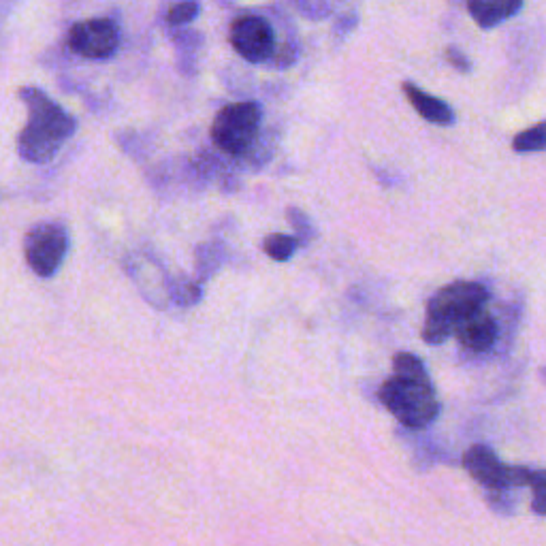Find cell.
<instances>
[{"instance_id": "obj_19", "label": "cell", "mask_w": 546, "mask_h": 546, "mask_svg": "<svg viewBox=\"0 0 546 546\" xmlns=\"http://www.w3.org/2000/svg\"><path fill=\"white\" fill-rule=\"evenodd\" d=\"M446 60H448V64H451V67H455L461 73H470L472 71V62L461 50H457V47H448Z\"/></svg>"}, {"instance_id": "obj_14", "label": "cell", "mask_w": 546, "mask_h": 546, "mask_svg": "<svg viewBox=\"0 0 546 546\" xmlns=\"http://www.w3.org/2000/svg\"><path fill=\"white\" fill-rule=\"evenodd\" d=\"M393 372L401 378H414V380L429 378L423 361L416 355H410V352H399V355H395Z\"/></svg>"}, {"instance_id": "obj_8", "label": "cell", "mask_w": 546, "mask_h": 546, "mask_svg": "<svg viewBox=\"0 0 546 546\" xmlns=\"http://www.w3.org/2000/svg\"><path fill=\"white\" fill-rule=\"evenodd\" d=\"M120 32L111 20L79 22L69 32V47L82 58L107 60L118 52Z\"/></svg>"}, {"instance_id": "obj_15", "label": "cell", "mask_w": 546, "mask_h": 546, "mask_svg": "<svg viewBox=\"0 0 546 546\" xmlns=\"http://www.w3.org/2000/svg\"><path fill=\"white\" fill-rule=\"evenodd\" d=\"M201 13V7L199 3H195V0H186V3H180L175 5L169 15H167V22L171 26H186L190 22H195L199 18Z\"/></svg>"}, {"instance_id": "obj_9", "label": "cell", "mask_w": 546, "mask_h": 546, "mask_svg": "<svg viewBox=\"0 0 546 546\" xmlns=\"http://www.w3.org/2000/svg\"><path fill=\"white\" fill-rule=\"evenodd\" d=\"M453 335L472 352H487L495 346L497 335H500V325L497 320L483 308L470 316H465L463 320L455 325Z\"/></svg>"}, {"instance_id": "obj_18", "label": "cell", "mask_w": 546, "mask_h": 546, "mask_svg": "<svg viewBox=\"0 0 546 546\" xmlns=\"http://www.w3.org/2000/svg\"><path fill=\"white\" fill-rule=\"evenodd\" d=\"M293 3L308 20H325L329 15V0H293Z\"/></svg>"}, {"instance_id": "obj_16", "label": "cell", "mask_w": 546, "mask_h": 546, "mask_svg": "<svg viewBox=\"0 0 546 546\" xmlns=\"http://www.w3.org/2000/svg\"><path fill=\"white\" fill-rule=\"evenodd\" d=\"M529 487L534 491V500H532V510L540 517H546V470L532 472V478H529Z\"/></svg>"}, {"instance_id": "obj_2", "label": "cell", "mask_w": 546, "mask_h": 546, "mask_svg": "<svg viewBox=\"0 0 546 546\" xmlns=\"http://www.w3.org/2000/svg\"><path fill=\"white\" fill-rule=\"evenodd\" d=\"M487 301L489 291L478 282H455L440 288L427 303L423 340L427 344H442L453 335L459 320L483 310Z\"/></svg>"}, {"instance_id": "obj_21", "label": "cell", "mask_w": 546, "mask_h": 546, "mask_svg": "<svg viewBox=\"0 0 546 546\" xmlns=\"http://www.w3.org/2000/svg\"><path fill=\"white\" fill-rule=\"evenodd\" d=\"M453 3H461V0H453Z\"/></svg>"}, {"instance_id": "obj_12", "label": "cell", "mask_w": 546, "mask_h": 546, "mask_svg": "<svg viewBox=\"0 0 546 546\" xmlns=\"http://www.w3.org/2000/svg\"><path fill=\"white\" fill-rule=\"evenodd\" d=\"M299 237H291V235H282V233H271L265 237L263 242V250L271 256L273 261H288L291 256L297 252L299 248Z\"/></svg>"}, {"instance_id": "obj_13", "label": "cell", "mask_w": 546, "mask_h": 546, "mask_svg": "<svg viewBox=\"0 0 546 546\" xmlns=\"http://www.w3.org/2000/svg\"><path fill=\"white\" fill-rule=\"evenodd\" d=\"M512 148L521 154L546 150V122H540L532 128H527V131L519 133L515 141H512Z\"/></svg>"}, {"instance_id": "obj_20", "label": "cell", "mask_w": 546, "mask_h": 546, "mask_svg": "<svg viewBox=\"0 0 546 546\" xmlns=\"http://www.w3.org/2000/svg\"><path fill=\"white\" fill-rule=\"evenodd\" d=\"M357 22H359V18H357L355 13H346V15H342V18L335 22V28H333L335 37H342V39H344V37L348 35V32L355 30Z\"/></svg>"}, {"instance_id": "obj_17", "label": "cell", "mask_w": 546, "mask_h": 546, "mask_svg": "<svg viewBox=\"0 0 546 546\" xmlns=\"http://www.w3.org/2000/svg\"><path fill=\"white\" fill-rule=\"evenodd\" d=\"M286 214H288V220H291V224L295 227L297 237L301 239V244H308L310 239H314L316 231H314L308 216H305L301 210H297V207H291V210H288Z\"/></svg>"}, {"instance_id": "obj_1", "label": "cell", "mask_w": 546, "mask_h": 546, "mask_svg": "<svg viewBox=\"0 0 546 546\" xmlns=\"http://www.w3.org/2000/svg\"><path fill=\"white\" fill-rule=\"evenodd\" d=\"M20 99L28 109V124L18 137V152L26 163H50L64 143L75 135L77 122L37 88H22Z\"/></svg>"}, {"instance_id": "obj_3", "label": "cell", "mask_w": 546, "mask_h": 546, "mask_svg": "<svg viewBox=\"0 0 546 546\" xmlns=\"http://www.w3.org/2000/svg\"><path fill=\"white\" fill-rule=\"evenodd\" d=\"M378 397L384 408L408 429H423L440 414V401L429 378L414 380L395 374L382 384Z\"/></svg>"}, {"instance_id": "obj_5", "label": "cell", "mask_w": 546, "mask_h": 546, "mask_svg": "<svg viewBox=\"0 0 546 546\" xmlns=\"http://www.w3.org/2000/svg\"><path fill=\"white\" fill-rule=\"evenodd\" d=\"M69 252V231L62 222H39L26 233L24 254L39 278H52Z\"/></svg>"}, {"instance_id": "obj_11", "label": "cell", "mask_w": 546, "mask_h": 546, "mask_svg": "<svg viewBox=\"0 0 546 546\" xmlns=\"http://www.w3.org/2000/svg\"><path fill=\"white\" fill-rule=\"evenodd\" d=\"M465 5L480 28H495L515 18L523 7V0H465Z\"/></svg>"}, {"instance_id": "obj_10", "label": "cell", "mask_w": 546, "mask_h": 546, "mask_svg": "<svg viewBox=\"0 0 546 546\" xmlns=\"http://www.w3.org/2000/svg\"><path fill=\"white\" fill-rule=\"evenodd\" d=\"M404 94H406V99L410 101V105L414 107L416 114L425 118L427 122L438 124V126L455 124V111L451 109V105L438 99V96L427 94L425 90H421L419 86H414L410 82L404 84Z\"/></svg>"}, {"instance_id": "obj_6", "label": "cell", "mask_w": 546, "mask_h": 546, "mask_svg": "<svg viewBox=\"0 0 546 546\" xmlns=\"http://www.w3.org/2000/svg\"><path fill=\"white\" fill-rule=\"evenodd\" d=\"M463 468L485 489L529 487V478H532V470L521 465H504L485 444H476L463 455Z\"/></svg>"}, {"instance_id": "obj_4", "label": "cell", "mask_w": 546, "mask_h": 546, "mask_svg": "<svg viewBox=\"0 0 546 546\" xmlns=\"http://www.w3.org/2000/svg\"><path fill=\"white\" fill-rule=\"evenodd\" d=\"M263 122V109L259 103H233L222 107L212 124V141L218 150L231 156L248 154Z\"/></svg>"}, {"instance_id": "obj_7", "label": "cell", "mask_w": 546, "mask_h": 546, "mask_svg": "<svg viewBox=\"0 0 546 546\" xmlns=\"http://www.w3.org/2000/svg\"><path fill=\"white\" fill-rule=\"evenodd\" d=\"M233 50L248 62H265L276 56V32L259 15H246L231 24Z\"/></svg>"}]
</instances>
